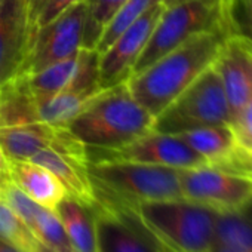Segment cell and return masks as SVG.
I'll return each instance as SVG.
<instances>
[{
    "instance_id": "1",
    "label": "cell",
    "mask_w": 252,
    "mask_h": 252,
    "mask_svg": "<svg viewBox=\"0 0 252 252\" xmlns=\"http://www.w3.org/2000/svg\"><path fill=\"white\" fill-rule=\"evenodd\" d=\"M230 34L222 29L202 33L129 77L135 99L156 119L208 67H211Z\"/></svg>"
},
{
    "instance_id": "2",
    "label": "cell",
    "mask_w": 252,
    "mask_h": 252,
    "mask_svg": "<svg viewBox=\"0 0 252 252\" xmlns=\"http://www.w3.org/2000/svg\"><path fill=\"white\" fill-rule=\"evenodd\" d=\"M153 125L128 83H120L96 94L65 129L85 147L119 149L153 131Z\"/></svg>"
},
{
    "instance_id": "3",
    "label": "cell",
    "mask_w": 252,
    "mask_h": 252,
    "mask_svg": "<svg viewBox=\"0 0 252 252\" xmlns=\"http://www.w3.org/2000/svg\"><path fill=\"white\" fill-rule=\"evenodd\" d=\"M108 206L129 212L160 246L174 252H208L215 240L220 212L186 197Z\"/></svg>"
},
{
    "instance_id": "4",
    "label": "cell",
    "mask_w": 252,
    "mask_h": 252,
    "mask_svg": "<svg viewBox=\"0 0 252 252\" xmlns=\"http://www.w3.org/2000/svg\"><path fill=\"white\" fill-rule=\"evenodd\" d=\"M86 169L101 205L123 206L184 197L180 169L125 160L88 162Z\"/></svg>"
},
{
    "instance_id": "5",
    "label": "cell",
    "mask_w": 252,
    "mask_h": 252,
    "mask_svg": "<svg viewBox=\"0 0 252 252\" xmlns=\"http://www.w3.org/2000/svg\"><path fill=\"white\" fill-rule=\"evenodd\" d=\"M63 131L39 119L23 77L0 86V144L11 162L30 160L40 150L54 147Z\"/></svg>"
},
{
    "instance_id": "6",
    "label": "cell",
    "mask_w": 252,
    "mask_h": 252,
    "mask_svg": "<svg viewBox=\"0 0 252 252\" xmlns=\"http://www.w3.org/2000/svg\"><path fill=\"white\" fill-rule=\"evenodd\" d=\"M218 29L233 33L221 5L217 2H193L165 8L132 70V76L193 37Z\"/></svg>"
},
{
    "instance_id": "7",
    "label": "cell",
    "mask_w": 252,
    "mask_h": 252,
    "mask_svg": "<svg viewBox=\"0 0 252 252\" xmlns=\"http://www.w3.org/2000/svg\"><path fill=\"white\" fill-rule=\"evenodd\" d=\"M230 122L225 92L212 64L155 119L153 131L180 134L203 126L230 125Z\"/></svg>"
},
{
    "instance_id": "8",
    "label": "cell",
    "mask_w": 252,
    "mask_h": 252,
    "mask_svg": "<svg viewBox=\"0 0 252 252\" xmlns=\"http://www.w3.org/2000/svg\"><path fill=\"white\" fill-rule=\"evenodd\" d=\"M183 196L218 212L234 211L252 200V177L246 172L205 163L180 169Z\"/></svg>"
},
{
    "instance_id": "9",
    "label": "cell",
    "mask_w": 252,
    "mask_h": 252,
    "mask_svg": "<svg viewBox=\"0 0 252 252\" xmlns=\"http://www.w3.org/2000/svg\"><path fill=\"white\" fill-rule=\"evenodd\" d=\"M86 2L77 3L45 27L39 29L30 42L21 76H32L83 49V27Z\"/></svg>"
},
{
    "instance_id": "10",
    "label": "cell",
    "mask_w": 252,
    "mask_h": 252,
    "mask_svg": "<svg viewBox=\"0 0 252 252\" xmlns=\"http://www.w3.org/2000/svg\"><path fill=\"white\" fill-rule=\"evenodd\" d=\"M88 162L125 160L159 165L174 169H189L208 163L180 135L150 131L135 141L119 149L86 147Z\"/></svg>"
},
{
    "instance_id": "11",
    "label": "cell",
    "mask_w": 252,
    "mask_h": 252,
    "mask_svg": "<svg viewBox=\"0 0 252 252\" xmlns=\"http://www.w3.org/2000/svg\"><path fill=\"white\" fill-rule=\"evenodd\" d=\"M163 9V3L152 8L131 27L122 32L120 36L113 40L102 54H99V83L102 89L129 80Z\"/></svg>"
},
{
    "instance_id": "12",
    "label": "cell",
    "mask_w": 252,
    "mask_h": 252,
    "mask_svg": "<svg viewBox=\"0 0 252 252\" xmlns=\"http://www.w3.org/2000/svg\"><path fill=\"white\" fill-rule=\"evenodd\" d=\"M30 160L51 171L64 186L68 196L89 208L98 206L86 169V147L67 129L63 131L57 146L40 150Z\"/></svg>"
},
{
    "instance_id": "13",
    "label": "cell",
    "mask_w": 252,
    "mask_h": 252,
    "mask_svg": "<svg viewBox=\"0 0 252 252\" xmlns=\"http://www.w3.org/2000/svg\"><path fill=\"white\" fill-rule=\"evenodd\" d=\"M21 77L33 99L48 98L68 88H101L99 54L91 49H80L77 54L39 73Z\"/></svg>"
},
{
    "instance_id": "14",
    "label": "cell",
    "mask_w": 252,
    "mask_h": 252,
    "mask_svg": "<svg viewBox=\"0 0 252 252\" xmlns=\"http://www.w3.org/2000/svg\"><path fill=\"white\" fill-rule=\"evenodd\" d=\"M94 215L96 252H162L153 236L125 209L98 203Z\"/></svg>"
},
{
    "instance_id": "15",
    "label": "cell",
    "mask_w": 252,
    "mask_h": 252,
    "mask_svg": "<svg viewBox=\"0 0 252 252\" xmlns=\"http://www.w3.org/2000/svg\"><path fill=\"white\" fill-rule=\"evenodd\" d=\"M214 65L220 74L230 119L233 120L252 98V52L249 40L239 33L227 34Z\"/></svg>"
},
{
    "instance_id": "16",
    "label": "cell",
    "mask_w": 252,
    "mask_h": 252,
    "mask_svg": "<svg viewBox=\"0 0 252 252\" xmlns=\"http://www.w3.org/2000/svg\"><path fill=\"white\" fill-rule=\"evenodd\" d=\"M30 40L27 0H3L0 5V86L20 76Z\"/></svg>"
},
{
    "instance_id": "17",
    "label": "cell",
    "mask_w": 252,
    "mask_h": 252,
    "mask_svg": "<svg viewBox=\"0 0 252 252\" xmlns=\"http://www.w3.org/2000/svg\"><path fill=\"white\" fill-rule=\"evenodd\" d=\"M0 200H3L45 245L54 248L57 252L71 249L63 222L54 209L32 200L11 181L3 183Z\"/></svg>"
},
{
    "instance_id": "18",
    "label": "cell",
    "mask_w": 252,
    "mask_h": 252,
    "mask_svg": "<svg viewBox=\"0 0 252 252\" xmlns=\"http://www.w3.org/2000/svg\"><path fill=\"white\" fill-rule=\"evenodd\" d=\"M9 181L39 205L54 209L67 196L64 186L45 166L32 160H12Z\"/></svg>"
},
{
    "instance_id": "19",
    "label": "cell",
    "mask_w": 252,
    "mask_h": 252,
    "mask_svg": "<svg viewBox=\"0 0 252 252\" xmlns=\"http://www.w3.org/2000/svg\"><path fill=\"white\" fill-rule=\"evenodd\" d=\"M208 163L228 166L237 155V144L230 125L203 126L177 134Z\"/></svg>"
},
{
    "instance_id": "20",
    "label": "cell",
    "mask_w": 252,
    "mask_h": 252,
    "mask_svg": "<svg viewBox=\"0 0 252 252\" xmlns=\"http://www.w3.org/2000/svg\"><path fill=\"white\" fill-rule=\"evenodd\" d=\"M101 91V88H68L48 98L33 99V102L43 123L52 128L65 129L83 107Z\"/></svg>"
},
{
    "instance_id": "21",
    "label": "cell",
    "mask_w": 252,
    "mask_h": 252,
    "mask_svg": "<svg viewBox=\"0 0 252 252\" xmlns=\"http://www.w3.org/2000/svg\"><path fill=\"white\" fill-rule=\"evenodd\" d=\"M70 248L74 252H96V228L94 208H89L71 196H65L55 208Z\"/></svg>"
},
{
    "instance_id": "22",
    "label": "cell",
    "mask_w": 252,
    "mask_h": 252,
    "mask_svg": "<svg viewBox=\"0 0 252 252\" xmlns=\"http://www.w3.org/2000/svg\"><path fill=\"white\" fill-rule=\"evenodd\" d=\"M214 242L252 252V200L239 209L218 214Z\"/></svg>"
},
{
    "instance_id": "23",
    "label": "cell",
    "mask_w": 252,
    "mask_h": 252,
    "mask_svg": "<svg viewBox=\"0 0 252 252\" xmlns=\"http://www.w3.org/2000/svg\"><path fill=\"white\" fill-rule=\"evenodd\" d=\"M0 239L17 246L23 252H57L39 240L3 200H0Z\"/></svg>"
},
{
    "instance_id": "24",
    "label": "cell",
    "mask_w": 252,
    "mask_h": 252,
    "mask_svg": "<svg viewBox=\"0 0 252 252\" xmlns=\"http://www.w3.org/2000/svg\"><path fill=\"white\" fill-rule=\"evenodd\" d=\"M159 3H162V0H126L120 6V9L114 14V17L110 20V23L105 26L95 51L98 54H102L111 45V42L120 36L122 32L131 27L146 12H149Z\"/></svg>"
},
{
    "instance_id": "25",
    "label": "cell",
    "mask_w": 252,
    "mask_h": 252,
    "mask_svg": "<svg viewBox=\"0 0 252 252\" xmlns=\"http://www.w3.org/2000/svg\"><path fill=\"white\" fill-rule=\"evenodd\" d=\"M125 2L126 0H86L83 49L95 51L105 26Z\"/></svg>"
},
{
    "instance_id": "26",
    "label": "cell",
    "mask_w": 252,
    "mask_h": 252,
    "mask_svg": "<svg viewBox=\"0 0 252 252\" xmlns=\"http://www.w3.org/2000/svg\"><path fill=\"white\" fill-rule=\"evenodd\" d=\"M237 150L245 155H252V98L239 111L230 123Z\"/></svg>"
},
{
    "instance_id": "27",
    "label": "cell",
    "mask_w": 252,
    "mask_h": 252,
    "mask_svg": "<svg viewBox=\"0 0 252 252\" xmlns=\"http://www.w3.org/2000/svg\"><path fill=\"white\" fill-rule=\"evenodd\" d=\"M86 2V0H45V3L42 5L40 11L37 12L33 26H32V36L42 27H45L46 24H49L52 20H55L58 15H61L64 11H67L68 8ZM32 42V40H30Z\"/></svg>"
},
{
    "instance_id": "28",
    "label": "cell",
    "mask_w": 252,
    "mask_h": 252,
    "mask_svg": "<svg viewBox=\"0 0 252 252\" xmlns=\"http://www.w3.org/2000/svg\"><path fill=\"white\" fill-rule=\"evenodd\" d=\"M237 8H240V15L233 18V33H239L252 42V5L237 3Z\"/></svg>"
},
{
    "instance_id": "29",
    "label": "cell",
    "mask_w": 252,
    "mask_h": 252,
    "mask_svg": "<svg viewBox=\"0 0 252 252\" xmlns=\"http://www.w3.org/2000/svg\"><path fill=\"white\" fill-rule=\"evenodd\" d=\"M227 168H233L242 172H246L248 175L252 177V155H245L237 152V155L234 156V159L231 160V163Z\"/></svg>"
},
{
    "instance_id": "30",
    "label": "cell",
    "mask_w": 252,
    "mask_h": 252,
    "mask_svg": "<svg viewBox=\"0 0 252 252\" xmlns=\"http://www.w3.org/2000/svg\"><path fill=\"white\" fill-rule=\"evenodd\" d=\"M9 165H11V160L8 159L2 144H0V181L2 183L9 181Z\"/></svg>"
},
{
    "instance_id": "31",
    "label": "cell",
    "mask_w": 252,
    "mask_h": 252,
    "mask_svg": "<svg viewBox=\"0 0 252 252\" xmlns=\"http://www.w3.org/2000/svg\"><path fill=\"white\" fill-rule=\"evenodd\" d=\"M236 2L237 0H221V8H222L224 17H225L231 32H233V12L236 8Z\"/></svg>"
},
{
    "instance_id": "32",
    "label": "cell",
    "mask_w": 252,
    "mask_h": 252,
    "mask_svg": "<svg viewBox=\"0 0 252 252\" xmlns=\"http://www.w3.org/2000/svg\"><path fill=\"white\" fill-rule=\"evenodd\" d=\"M43 3H45V0H27L29 14H30V26H33V21H34V18H36V15L40 11Z\"/></svg>"
},
{
    "instance_id": "33",
    "label": "cell",
    "mask_w": 252,
    "mask_h": 252,
    "mask_svg": "<svg viewBox=\"0 0 252 252\" xmlns=\"http://www.w3.org/2000/svg\"><path fill=\"white\" fill-rule=\"evenodd\" d=\"M193 2H217L221 5V0H162L165 8L175 6V5H183V3H193Z\"/></svg>"
},
{
    "instance_id": "34",
    "label": "cell",
    "mask_w": 252,
    "mask_h": 252,
    "mask_svg": "<svg viewBox=\"0 0 252 252\" xmlns=\"http://www.w3.org/2000/svg\"><path fill=\"white\" fill-rule=\"evenodd\" d=\"M208 252H243V251H239L236 248H230V246H225V245H221V243L214 242Z\"/></svg>"
},
{
    "instance_id": "35",
    "label": "cell",
    "mask_w": 252,
    "mask_h": 252,
    "mask_svg": "<svg viewBox=\"0 0 252 252\" xmlns=\"http://www.w3.org/2000/svg\"><path fill=\"white\" fill-rule=\"evenodd\" d=\"M0 252H23L21 249H18L17 246L5 242L3 239H0Z\"/></svg>"
},
{
    "instance_id": "36",
    "label": "cell",
    "mask_w": 252,
    "mask_h": 252,
    "mask_svg": "<svg viewBox=\"0 0 252 252\" xmlns=\"http://www.w3.org/2000/svg\"><path fill=\"white\" fill-rule=\"evenodd\" d=\"M237 3H248V5H252V0H237V2H236V5ZM236 9V8H234Z\"/></svg>"
},
{
    "instance_id": "37",
    "label": "cell",
    "mask_w": 252,
    "mask_h": 252,
    "mask_svg": "<svg viewBox=\"0 0 252 252\" xmlns=\"http://www.w3.org/2000/svg\"><path fill=\"white\" fill-rule=\"evenodd\" d=\"M158 245H159V243H158ZM159 248H160L162 252H174V251H169V249H166V248H163V246H160V245H159Z\"/></svg>"
},
{
    "instance_id": "38",
    "label": "cell",
    "mask_w": 252,
    "mask_h": 252,
    "mask_svg": "<svg viewBox=\"0 0 252 252\" xmlns=\"http://www.w3.org/2000/svg\"><path fill=\"white\" fill-rule=\"evenodd\" d=\"M60 252H74L73 249H65V251H60Z\"/></svg>"
},
{
    "instance_id": "39",
    "label": "cell",
    "mask_w": 252,
    "mask_h": 252,
    "mask_svg": "<svg viewBox=\"0 0 252 252\" xmlns=\"http://www.w3.org/2000/svg\"><path fill=\"white\" fill-rule=\"evenodd\" d=\"M2 186H3V183H2V181H0V193H2Z\"/></svg>"
},
{
    "instance_id": "40",
    "label": "cell",
    "mask_w": 252,
    "mask_h": 252,
    "mask_svg": "<svg viewBox=\"0 0 252 252\" xmlns=\"http://www.w3.org/2000/svg\"><path fill=\"white\" fill-rule=\"evenodd\" d=\"M2 2H3V0H0V5H2Z\"/></svg>"
}]
</instances>
